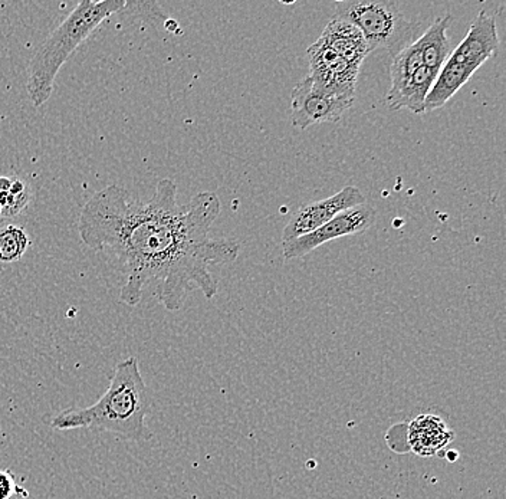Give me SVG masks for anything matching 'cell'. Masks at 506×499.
Instances as JSON below:
<instances>
[{"label":"cell","instance_id":"cell-13","mask_svg":"<svg viewBox=\"0 0 506 499\" xmlns=\"http://www.w3.org/2000/svg\"><path fill=\"white\" fill-rule=\"evenodd\" d=\"M474 68L446 61L424 101V114L445 107L453 95L472 78Z\"/></svg>","mask_w":506,"mask_h":499},{"label":"cell","instance_id":"cell-11","mask_svg":"<svg viewBox=\"0 0 506 499\" xmlns=\"http://www.w3.org/2000/svg\"><path fill=\"white\" fill-rule=\"evenodd\" d=\"M316 42L352 64H363L371 54L359 29L340 19H331Z\"/></svg>","mask_w":506,"mask_h":499},{"label":"cell","instance_id":"cell-16","mask_svg":"<svg viewBox=\"0 0 506 499\" xmlns=\"http://www.w3.org/2000/svg\"><path fill=\"white\" fill-rule=\"evenodd\" d=\"M422 67H423V58H422L421 43L416 40L393 58L390 67V78H392L390 90L399 88Z\"/></svg>","mask_w":506,"mask_h":499},{"label":"cell","instance_id":"cell-12","mask_svg":"<svg viewBox=\"0 0 506 499\" xmlns=\"http://www.w3.org/2000/svg\"><path fill=\"white\" fill-rule=\"evenodd\" d=\"M438 72L422 67L417 69L413 76L407 79L406 83H403L399 88L388 90L386 95V102H387L390 110H403L406 108L414 114H424V101L428 97L431 85L435 83Z\"/></svg>","mask_w":506,"mask_h":499},{"label":"cell","instance_id":"cell-18","mask_svg":"<svg viewBox=\"0 0 506 499\" xmlns=\"http://www.w3.org/2000/svg\"><path fill=\"white\" fill-rule=\"evenodd\" d=\"M119 14L144 19V21H167V16L163 13L162 7L155 2H127L126 6Z\"/></svg>","mask_w":506,"mask_h":499},{"label":"cell","instance_id":"cell-3","mask_svg":"<svg viewBox=\"0 0 506 499\" xmlns=\"http://www.w3.org/2000/svg\"><path fill=\"white\" fill-rule=\"evenodd\" d=\"M126 0H81L47 36L29 64L26 93L35 107H42L54 91L55 79L65 62L102 22L119 14Z\"/></svg>","mask_w":506,"mask_h":499},{"label":"cell","instance_id":"cell-8","mask_svg":"<svg viewBox=\"0 0 506 499\" xmlns=\"http://www.w3.org/2000/svg\"><path fill=\"white\" fill-rule=\"evenodd\" d=\"M364 203H367L366 196L360 192L359 187L345 186L330 198L304 205L297 210L291 220L287 223V227H284L282 244L306 236L330 222L333 218L344 210L364 205Z\"/></svg>","mask_w":506,"mask_h":499},{"label":"cell","instance_id":"cell-15","mask_svg":"<svg viewBox=\"0 0 506 499\" xmlns=\"http://www.w3.org/2000/svg\"><path fill=\"white\" fill-rule=\"evenodd\" d=\"M32 199L31 187L18 177L0 176V208L4 218H13L28 208Z\"/></svg>","mask_w":506,"mask_h":499},{"label":"cell","instance_id":"cell-10","mask_svg":"<svg viewBox=\"0 0 506 499\" xmlns=\"http://www.w3.org/2000/svg\"><path fill=\"white\" fill-rule=\"evenodd\" d=\"M407 426L410 450L422 458L435 457L455 441V432L438 414H421Z\"/></svg>","mask_w":506,"mask_h":499},{"label":"cell","instance_id":"cell-19","mask_svg":"<svg viewBox=\"0 0 506 499\" xmlns=\"http://www.w3.org/2000/svg\"><path fill=\"white\" fill-rule=\"evenodd\" d=\"M19 493H23L26 496L29 495L28 491L18 486L14 475L11 471L0 469V499H11L14 495H18Z\"/></svg>","mask_w":506,"mask_h":499},{"label":"cell","instance_id":"cell-17","mask_svg":"<svg viewBox=\"0 0 506 499\" xmlns=\"http://www.w3.org/2000/svg\"><path fill=\"white\" fill-rule=\"evenodd\" d=\"M29 246L31 241L23 227L7 225L0 229V263H18Z\"/></svg>","mask_w":506,"mask_h":499},{"label":"cell","instance_id":"cell-14","mask_svg":"<svg viewBox=\"0 0 506 499\" xmlns=\"http://www.w3.org/2000/svg\"><path fill=\"white\" fill-rule=\"evenodd\" d=\"M450 22H452L450 13L439 16L426 29V32L417 40V42L421 43L423 67L438 72V74L450 55L449 38H448V28H449Z\"/></svg>","mask_w":506,"mask_h":499},{"label":"cell","instance_id":"cell-5","mask_svg":"<svg viewBox=\"0 0 506 499\" xmlns=\"http://www.w3.org/2000/svg\"><path fill=\"white\" fill-rule=\"evenodd\" d=\"M356 98L338 97L320 90L308 76L294 86L291 94V124L306 129L315 124L338 122Z\"/></svg>","mask_w":506,"mask_h":499},{"label":"cell","instance_id":"cell-7","mask_svg":"<svg viewBox=\"0 0 506 499\" xmlns=\"http://www.w3.org/2000/svg\"><path fill=\"white\" fill-rule=\"evenodd\" d=\"M309 78L320 90L338 97L356 98L357 81L361 65L352 64L338 57L318 42L306 50Z\"/></svg>","mask_w":506,"mask_h":499},{"label":"cell","instance_id":"cell-2","mask_svg":"<svg viewBox=\"0 0 506 499\" xmlns=\"http://www.w3.org/2000/svg\"><path fill=\"white\" fill-rule=\"evenodd\" d=\"M151 397L137 357H127L115 367L110 386L97 402L88 407H71L52 419L55 431L88 429L111 433L129 442H147L153 438L146 423Z\"/></svg>","mask_w":506,"mask_h":499},{"label":"cell","instance_id":"cell-4","mask_svg":"<svg viewBox=\"0 0 506 499\" xmlns=\"http://www.w3.org/2000/svg\"><path fill=\"white\" fill-rule=\"evenodd\" d=\"M333 19L359 29L370 52L386 49L395 58L414 42L421 25L409 21L392 0H345L335 4Z\"/></svg>","mask_w":506,"mask_h":499},{"label":"cell","instance_id":"cell-20","mask_svg":"<svg viewBox=\"0 0 506 499\" xmlns=\"http://www.w3.org/2000/svg\"><path fill=\"white\" fill-rule=\"evenodd\" d=\"M0 218H2V208H0Z\"/></svg>","mask_w":506,"mask_h":499},{"label":"cell","instance_id":"cell-1","mask_svg":"<svg viewBox=\"0 0 506 499\" xmlns=\"http://www.w3.org/2000/svg\"><path fill=\"white\" fill-rule=\"evenodd\" d=\"M215 192H200L186 205L177 203V184L163 179L148 200L108 184L86 201L78 220L81 241L114 258L126 284L120 301L140 304L143 290L157 282V299L167 311H179L198 288L206 299L217 294L212 265L236 261L241 245L213 239L210 227L220 215Z\"/></svg>","mask_w":506,"mask_h":499},{"label":"cell","instance_id":"cell-6","mask_svg":"<svg viewBox=\"0 0 506 499\" xmlns=\"http://www.w3.org/2000/svg\"><path fill=\"white\" fill-rule=\"evenodd\" d=\"M376 218H377L376 209L373 206L367 205V203L344 210L311 234L282 244L284 258H301V256L308 255L311 252L315 251L316 248H320L327 242L350 236V235L361 234L364 230L370 229L373 227Z\"/></svg>","mask_w":506,"mask_h":499},{"label":"cell","instance_id":"cell-9","mask_svg":"<svg viewBox=\"0 0 506 499\" xmlns=\"http://www.w3.org/2000/svg\"><path fill=\"white\" fill-rule=\"evenodd\" d=\"M500 45L495 18L481 11L472 21L465 40L449 55L448 61L478 71L493 55H498Z\"/></svg>","mask_w":506,"mask_h":499}]
</instances>
